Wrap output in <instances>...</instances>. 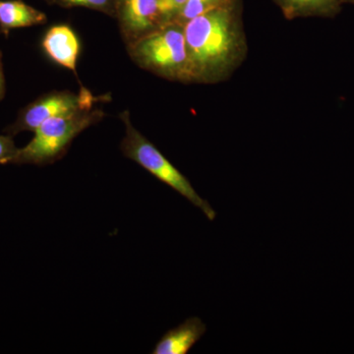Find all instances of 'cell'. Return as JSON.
I'll use <instances>...</instances> for the list:
<instances>
[{
	"label": "cell",
	"instance_id": "1",
	"mask_svg": "<svg viewBox=\"0 0 354 354\" xmlns=\"http://www.w3.org/2000/svg\"><path fill=\"white\" fill-rule=\"evenodd\" d=\"M190 83L212 84L227 78L246 53L236 6L216 9L184 25Z\"/></svg>",
	"mask_w": 354,
	"mask_h": 354
},
{
	"label": "cell",
	"instance_id": "2",
	"mask_svg": "<svg viewBox=\"0 0 354 354\" xmlns=\"http://www.w3.org/2000/svg\"><path fill=\"white\" fill-rule=\"evenodd\" d=\"M132 59L142 68L171 81L190 83L184 26L169 21L143 38L127 44Z\"/></svg>",
	"mask_w": 354,
	"mask_h": 354
},
{
	"label": "cell",
	"instance_id": "3",
	"mask_svg": "<svg viewBox=\"0 0 354 354\" xmlns=\"http://www.w3.org/2000/svg\"><path fill=\"white\" fill-rule=\"evenodd\" d=\"M104 116L102 109L88 108L46 120L35 130L31 142L18 150L13 164H53L64 158L81 132L100 122Z\"/></svg>",
	"mask_w": 354,
	"mask_h": 354
},
{
	"label": "cell",
	"instance_id": "4",
	"mask_svg": "<svg viewBox=\"0 0 354 354\" xmlns=\"http://www.w3.org/2000/svg\"><path fill=\"white\" fill-rule=\"evenodd\" d=\"M120 118L125 125V136L120 144L123 155L150 172L160 183L176 191L193 206L201 209L209 221L215 220V209L198 194L189 179L177 169L152 142L133 127L128 111L121 113Z\"/></svg>",
	"mask_w": 354,
	"mask_h": 354
},
{
	"label": "cell",
	"instance_id": "5",
	"mask_svg": "<svg viewBox=\"0 0 354 354\" xmlns=\"http://www.w3.org/2000/svg\"><path fill=\"white\" fill-rule=\"evenodd\" d=\"M109 100V95L95 97L84 87L81 88L78 95L69 91L50 93L23 109L17 120L6 129V132L10 136L23 131L34 132L50 118L72 113L79 109L94 108L95 102Z\"/></svg>",
	"mask_w": 354,
	"mask_h": 354
},
{
	"label": "cell",
	"instance_id": "6",
	"mask_svg": "<svg viewBox=\"0 0 354 354\" xmlns=\"http://www.w3.org/2000/svg\"><path fill=\"white\" fill-rule=\"evenodd\" d=\"M115 17L127 44L169 22L160 0H116Z\"/></svg>",
	"mask_w": 354,
	"mask_h": 354
},
{
	"label": "cell",
	"instance_id": "7",
	"mask_svg": "<svg viewBox=\"0 0 354 354\" xmlns=\"http://www.w3.org/2000/svg\"><path fill=\"white\" fill-rule=\"evenodd\" d=\"M41 46L53 62L71 70L77 75L80 41L71 27L68 25L53 26L46 32Z\"/></svg>",
	"mask_w": 354,
	"mask_h": 354
},
{
	"label": "cell",
	"instance_id": "8",
	"mask_svg": "<svg viewBox=\"0 0 354 354\" xmlns=\"http://www.w3.org/2000/svg\"><path fill=\"white\" fill-rule=\"evenodd\" d=\"M207 327L201 319L191 317L177 327L167 330L152 351V354H187L201 339Z\"/></svg>",
	"mask_w": 354,
	"mask_h": 354
},
{
	"label": "cell",
	"instance_id": "9",
	"mask_svg": "<svg viewBox=\"0 0 354 354\" xmlns=\"http://www.w3.org/2000/svg\"><path fill=\"white\" fill-rule=\"evenodd\" d=\"M46 14L28 6L22 0H0V29L8 35L10 30L44 24Z\"/></svg>",
	"mask_w": 354,
	"mask_h": 354
},
{
	"label": "cell",
	"instance_id": "10",
	"mask_svg": "<svg viewBox=\"0 0 354 354\" xmlns=\"http://www.w3.org/2000/svg\"><path fill=\"white\" fill-rule=\"evenodd\" d=\"M288 19L305 17H335L342 0H274Z\"/></svg>",
	"mask_w": 354,
	"mask_h": 354
},
{
	"label": "cell",
	"instance_id": "11",
	"mask_svg": "<svg viewBox=\"0 0 354 354\" xmlns=\"http://www.w3.org/2000/svg\"><path fill=\"white\" fill-rule=\"evenodd\" d=\"M234 6H236V0H186L185 3L172 16L171 21L184 26L198 16Z\"/></svg>",
	"mask_w": 354,
	"mask_h": 354
},
{
	"label": "cell",
	"instance_id": "12",
	"mask_svg": "<svg viewBox=\"0 0 354 354\" xmlns=\"http://www.w3.org/2000/svg\"><path fill=\"white\" fill-rule=\"evenodd\" d=\"M50 4H57L64 8L71 7H86L93 10L115 16L116 0H46Z\"/></svg>",
	"mask_w": 354,
	"mask_h": 354
},
{
	"label": "cell",
	"instance_id": "13",
	"mask_svg": "<svg viewBox=\"0 0 354 354\" xmlns=\"http://www.w3.org/2000/svg\"><path fill=\"white\" fill-rule=\"evenodd\" d=\"M19 149L14 143L12 136L0 135V165L13 164Z\"/></svg>",
	"mask_w": 354,
	"mask_h": 354
},
{
	"label": "cell",
	"instance_id": "14",
	"mask_svg": "<svg viewBox=\"0 0 354 354\" xmlns=\"http://www.w3.org/2000/svg\"><path fill=\"white\" fill-rule=\"evenodd\" d=\"M185 2L186 0H160L162 10H164L167 20L171 21L174 13H176Z\"/></svg>",
	"mask_w": 354,
	"mask_h": 354
},
{
	"label": "cell",
	"instance_id": "15",
	"mask_svg": "<svg viewBox=\"0 0 354 354\" xmlns=\"http://www.w3.org/2000/svg\"><path fill=\"white\" fill-rule=\"evenodd\" d=\"M6 94V80H4L3 70H2L1 53H0V100Z\"/></svg>",
	"mask_w": 354,
	"mask_h": 354
},
{
	"label": "cell",
	"instance_id": "16",
	"mask_svg": "<svg viewBox=\"0 0 354 354\" xmlns=\"http://www.w3.org/2000/svg\"><path fill=\"white\" fill-rule=\"evenodd\" d=\"M342 3H351L354 6V0H342Z\"/></svg>",
	"mask_w": 354,
	"mask_h": 354
}]
</instances>
